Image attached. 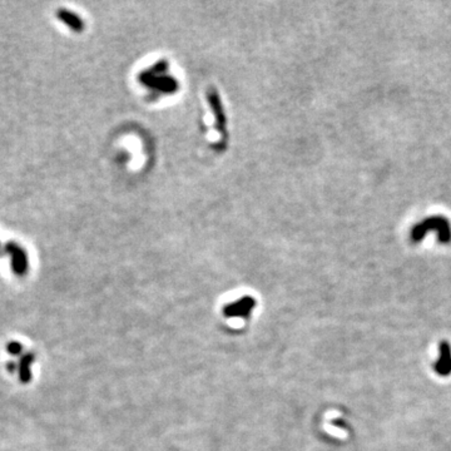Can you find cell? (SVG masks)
Masks as SVG:
<instances>
[{"mask_svg":"<svg viewBox=\"0 0 451 451\" xmlns=\"http://www.w3.org/2000/svg\"><path fill=\"white\" fill-rule=\"evenodd\" d=\"M3 254H8L10 256V264L14 274H18V276H24L26 274V271H28V257H26L23 247H20L16 242L9 241L4 246Z\"/></svg>","mask_w":451,"mask_h":451,"instance_id":"1","label":"cell"},{"mask_svg":"<svg viewBox=\"0 0 451 451\" xmlns=\"http://www.w3.org/2000/svg\"><path fill=\"white\" fill-rule=\"evenodd\" d=\"M56 16L59 18V20L63 22L64 24L69 26L70 29H73L74 32H82L83 30V22L79 18L76 14L72 13L70 10H66V9H58L56 12Z\"/></svg>","mask_w":451,"mask_h":451,"instance_id":"3","label":"cell"},{"mask_svg":"<svg viewBox=\"0 0 451 451\" xmlns=\"http://www.w3.org/2000/svg\"><path fill=\"white\" fill-rule=\"evenodd\" d=\"M435 371L440 376L451 374V346L448 341H441L438 345V358L435 364Z\"/></svg>","mask_w":451,"mask_h":451,"instance_id":"2","label":"cell"},{"mask_svg":"<svg viewBox=\"0 0 451 451\" xmlns=\"http://www.w3.org/2000/svg\"><path fill=\"white\" fill-rule=\"evenodd\" d=\"M2 254H3V252H2V246H0V256H2Z\"/></svg>","mask_w":451,"mask_h":451,"instance_id":"7","label":"cell"},{"mask_svg":"<svg viewBox=\"0 0 451 451\" xmlns=\"http://www.w3.org/2000/svg\"><path fill=\"white\" fill-rule=\"evenodd\" d=\"M6 350H8V352L9 354H12V355H20L22 352H23V346L20 345V344L19 342H10V344H8V346H6Z\"/></svg>","mask_w":451,"mask_h":451,"instance_id":"5","label":"cell"},{"mask_svg":"<svg viewBox=\"0 0 451 451\" xmlns=\"http://www.w3.org/2000/svg\"><path fill=\"white\" fill-rule=\"evenodd\" d=\"M34 355L32 352L26 354V355L22 356L20 362H19V378H20L22 382L26 384L30 381L32 378V371L30 366L34 362Z\"/></svg>","mask_w":451,"mask_h":451,"instance_id":"4","label":"cell"},{"mask_svg":"<svg viewBox=\"0 0 451 451\" xmlns=\"http://www.w3.org/2000/svg\"><path fill=\"white\" fill-rule=\"evenodd\" d=\"M8 370H9V372H14V371H16V365H14L13 362L9 364V365H8Z\"/></svg>","mask_w":451,"mask_h":451,"instance_id":"6","label":"cell"}]
</instances>
